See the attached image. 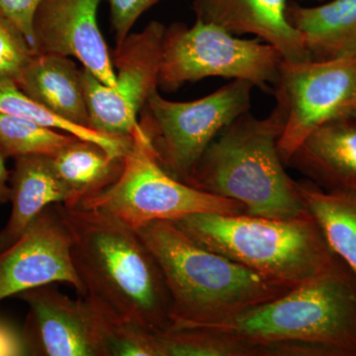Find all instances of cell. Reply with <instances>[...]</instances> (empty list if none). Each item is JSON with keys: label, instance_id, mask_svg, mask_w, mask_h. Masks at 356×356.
<instances>
[{"label": "cell", "instance_id": "d6986e66", "mask_svg": "<svg viewBox=\"0 0 356 356\" xmlns=\"http://www.w3.org/2000/svg\"><path fill=\"white\" fill-rule=\"evenodd\" d=\"M54 168L67 192L65 205H79L106 191L123 170L124 159L110 156L95 143L76 139L51 158Z\"/></svg>", "mask_w": 356, "mask_h": 356}, {"label": "cell", "instance_id": "f1b7e54d", "mask_svg": "<svg viewBox=\"0 0 356 356\" xmlns=\"http://www.w3.org/2000/svg\"><path fill=\"white\" fill-rule=\"evenodd\" d=\"M4 154L0 149V203L9 202L10 198V186H9V178L10 173L7 170Z\"/></svg>", "mask_w": 356, "mask_h": 356}, {"label": "cell", "instance_id": "7c38bea8", "mask_svg": "<svg viewBox=\"0 0 356 356\" xmlns=\"http://www.w3.org/2000/svg\"><path fill=\"white\" fill-rule=\"evenodd\" d=\"M19 295L29 306L38 355L108 356L102 315L86 297L72 299L50 285Z\"/></svg>", "mask_w": 356, "mask_h": 356}, {"label": "cell", "instance_id": "f546056e", "mask_svg": "<svg viewBox=\"0 0 356 356\" xmlns=\"http://www.w3.org/2000/svg\"><path fill=\"white\" fill-rule=\"evenodd\" d=\"M317 1H324V0H317Z\"/></svg>", "mask_w": 356, "mask_h": 356}, {"label": "cell", "instance_id": "e0dca14e", "mask_svg": "<svg viewBox=\"0 0 356 356\" xmlns=\"http://www.w3.org/2000/svg\"><path fill=\"white\" fill-rule=\"evenodd\" d=\"M9 186L13 207L6 226L0 232V252L15 243L44 209L67 201V189L50 156L16 158Z\"/></svg>", "mask_w": 356, "mask_h": 356}, {"label": "cell", "instance_id": "ac0fdd59", "mask_svg": "<svg viewBox=\"0 0 356 356\" xmlns=\"http://www.w3.org/2000/svg\"><path fill=\"white\" fill-rule=\"evenodd\" d=\"M287 19L303 36L311 60L356 54V0H331L317 6L288 4Z\"/></svg>", "mask_w": 356, "mask_h": 356}, {"label": "cell", "instance_id": "484cf974", "mask_svg": "<svg viewBox=\"0 0 356 356\" xmlns=\"http://www.w3.org/2000/svg\"><path fill=\"white\" fill-rule=\"evenodd\" d=\"M161 1L163 0H109L116 47L121 46L131 34L140 16Z\"/></svg>", "mask_w": 356, "mask_h": 356}, {"label": "cell", "instance_id": "4316f807", "mask_svg": "<svg viewBox=\"0 0 356 356\" xmlns=\"http://www.w3.org/2000/svg\"><path fill=\"white\" fill-rule=\"evenodd\" d=\"M41 2L42 0H0V19L22 33L31 44L33 50V19Z\"/></svg>", "mask_w": 356, "mask_h": 356}, {"label": "cell", "instance_id": "8fae6325", "mask_svg": "<svg viewBox=\"0 0 356 356\" xmlns=\"http://www.w3.org/2000/svg\"><path fill=\"white\" fill-rule=\"evenodd\" d=\"M53 283L72 285L77 296L86 295L74 264L72 236L56 204L44 209L15 243L0 252V301Z\"/></svg>", "mask_w": 356, "mask_h": 356}, {"label": "cell", "instance_id": "277c9868", "mask_svg": "<svg viewBox=\"0 0 356 356\" xmlns=\"http://www.w3.org/2000/svg\"><path fill=\"white\" fill-rule=\"evenodd\" d=\"M172 222L203 248L288 289L350 270L309 211L290 219L199 213Z\"/></svg>", "mask_w": 356, "mask_h": 356}, {"label": "cell", "instance_id": "9a60e30c", "mask_svg": "<svg viewBox=\"0 0 356 356\" xmlns=\"http://www.w3.org/2000/svg\"><path fill=\"white\" fill-rule=\"evenodd\" d=\"M286 165L325 191L356 194V112L314 131Z\"/></svg>", "mask_w": 356, "mask_h": 356}, {"label": "cell", "instance_id": "5b68a950", "mask_svg": "<svg viewBox=\"0 0 356 356\" xmlns=\"http://www.w3.org/2000/svg\"><path fill=\"white\" fill-rule=\"evenodd\" d=\"M257 344L266 356H286L285 344H311L356 356V281L350 270L325 274L282 296L202 325Z\"/></svg>", "mask_w": 356, "mask_h": 356}, {"label": "cell", "instance_id": "52a82bcc", "mask_svg": "<svg viewBox=\"0 0 356 356\" xmlns=\"http://www.w3.org/2000/svg\"><path fill=\"white\" fill-rule=\"evenodd\" d=\"M283 58L271 44L235 35L196 18L192 26L165 27L159 88L177 91L206 77L248 81L261 88H275Z\"/></svg>", "mask_w": 356, "mask_h": 356}, {"label": "cell", "instance_id": "2e32d148", "mask_svg": "<svg viewBox=\"0 0 356 356\" xmlns=\"http://www.w3.org/2000/svg\"><path fill=\"white\" fill-rule=\"evenodd\" d=\"M33 100L76 125L89 128L81 69L72 58L35 53L15 81Z\"/></svg>", "mask_w": 356, "mask_h": 356}, {"label": "cell", "instance_id": "6da1fadb", "mask_svg": "<svg viewBox=\"0 0 356 356\" xmlns=\"http://www.w3.org/2000/svg\"><path fill=\"white\" fill-rule=\"evenodd\" d=\"M86 295L114 317L159 332L172 327L161 269L136 229L97 210L56 204Z\"/></svg>", "mask_w": 356, "mask_h": 356}, {"label": "cell", "instance_id": "d4e9b609", "mask_svg": "<svg viewBox=\"0 0 356 356\" xmlns=\"http://www.w3.org/2000/svg\"><path fill=\"white\" fill-rule=\"evenodd\" d=\"M34 54L24 35L0 19V79L17 81L21 70Z\"/></svg>", "mask_w": 356, "mask_h": 356}, {"label": "cell", "instance_id": "83f0119b", "mask_svg": "<svg viewBox=\"0 0 356 356\" xmlns=\"http://www.w3.org/2000/svg\"><path fill=\"white\" fill-rule=\"evenodd\" d=\"M23 351V344L18 337L0 325V356L21 355Z\"/></svg>", "mask_w": 356, "mask_h": 356}, {"label": "cell", "instance_id": "ba28073f", "mask_svg": "<svg viewBox=\"0 0 356 356\" xmlns=\"http://www.w3.org/2000/svg\"><path fill=\"white\" fill-rule=\"evenodd\" d=\"M254 84L235 79L192 102L165 99L154 91L139 124L165 172L186 184L207 147L241 115L252 108Z\"/></svg>", "mask_w": 356, "mask_h": 356}, {"label": "cell", "instance_id": "3957f363", "mask_svg": "<svg viewBox=\"0 0 356 356\" xmlns=\"http://www.w3.org/2000/svg\"><path fill=\"white\" fill-rule=\"evenodd\" d=\"M154 255L172 303L170 327L215 324L290 289L194 242L175 222L137 229Z\"/></svg>", "mask_w": 356, "mask_h": 356}, {"label": "cell", "instance_id": "44dd1931", "mask_svg": "<svg viewBox=\"0 0 356 356\" xmlns=\"http://www.w3.org/2000/svg\"><path fill=\"white\" fill-rule=\"evenodd\" d=\"M0 113L19 117L44 127L70 134L79 139L95 143L115 158H125L132 145V137H111L65 120L26 95L13 79H0Z\"/></svg>", "mask_w": 356, "mask_h": 356}, {"label": "cell", "instance_id": "cb8c5ba5", "mask_svg": "<svg viewBox=\"0 0 356 356\" xmlns=\"http://www.w3.org/2000/svg\"><path fill=\"white\" fill-rule=\"evenodd\" d=\"M95 306L102 315L108 356H161L156 332Z\"/></svg>", "mask_w": 356, "mask_h": 356}, {"label": "cell", "instance_id": "7a4b0ae2", "mask_svg": "<svg viewBox=\"0 0 356 356\" xmlns=\"http://www.w3.org/2000/svg\"><path fill=\"white\" fill-rule=\"evenodd\" d=\"M266 118L245 112L227 126L203 154L186 184L242 203L250 216L290 219L308 212L278 151L286 105L275 95Z\"/></svg>", "mask_w": 356, "mask_h": 356}, {"label": "cell", "instance_id": "7402d4cb", "mask_svg": "<svg viewBox=\"0 0 356 356\" xmlns=\"http://www.w3.org/2000/svg\"><path fill=\"white\" fill-rule=\"evenodd\" d=\"M161 356H266L264 348L202 327L156 332Z\"/></svg>", "mask_w": 356, "mask_h": 356}, {"label": "cell", "instance_id": "30bf717a", "mask_svg": "<svg viewBox=\"0 0 356 356\" xmlns=\"http://www.w3.org/2000/svg\"><path fill=\"white\" fill-rule=\"evenodd\" d=\"M274 95L286 105V121L278 140L286 165L314 131L356 112V54L332 60H283Z\"/></svg>", "mask_w": 356, "mask_h": 356}, {"label": "cell", "instance_id": "5bb4252c", "mask_svg": "<svg viewBox=\"0 0 356 356\" xmlns=\"http://www.w3.org/2000/svg\"><path fill=\"white\" fill-rule=\"evenodd\" d=\"M288 0H194L196 18L233 35L252 34L286 62L311 60L303 36L287 19Z\"/></svg>", "mask_w": 356, "mask_h": 356}, {"label": "cell", "instance_id": "9c48e42d", "mask_svg": "<svg viewBox=\"0 0 356 356\" xmlns=\"http://www.w3.org/2000/svg\"><path fill=\"white\" fill-rule=\"evenodd\" d=\"M165 26L152 21L116 47L112 60L115 86L109 88L88 70L81 79L88 102L89 128L111 137H131L149 96L158 90Z\"/></svg>", "mask_w": 356, "mask_h": 356}, {"label": "cell", "instance_id": "ffe728a7", "mask_svg": "<svg viewBox=\"0 0 356 356\" xmlns=\"http://www.w3.org/2000/svg\"><path fill=\"white\" fill-rule=\"evenodd\" d=\"M306 209L315 218L334 254L356 281V194L325 191L311 180L296 181Z\"/></svg>", "mask_w": 356, "mask_h": 356}, {"label": "cell", "instance_id": "4fadbf2b", "mask_svg": "<svg viewBox=\"0 0 356 356\" xmlns=\"http://www.w3.org/2000/svg\"><path fill=\"white\" fill-rule=\"evenodd\" d=\"M103 0H42L33 19L35 53L79 60L105 86L114 88L112 56L97 22Z\"/></svg>", "mask_w": 356, "mask_h": 356}, {"label": "cell", "instance_id": "603a6c76", "mask_svg": "<svg viewBox=\"0 0 356 356\" xmlns=\"http://www.w3.org/2000/svg\"><path fill=\"white\" fill-rule=\"evenodd\" d=\"M79 139L70 134L44 127L19 117L0 113V149L6 158L44 156L53 158Z\"/></svg>", "mask_w": 356, "mask_h": 356}, {"label": "cell", "instance_id": "8992f818", "mask_svg": "<svg viewBox=\"0 0 356 356\" xmlns=\"http://www.w3.org/2000/svg\"><path fill=\"white\" fill-rule=\"evenodd\" d=\"M77 206L99 211L136 231L153 222H175L199 213H245L242 203L199 191L166 172L140 124L116 182Z\"/></svg>", "mask_w": 356, "mask_h": 356}]
</instances>
